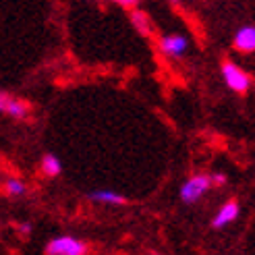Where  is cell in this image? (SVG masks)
<instances>
[{"label": "cell", "instance_id": "1", "mask_svg": "<svg viewBox=\"0 0 255 255\" xmlns=\"http://www.w3.org/2000/svg\"><path fill=\"white\" fill-rule=\"evenodd\" d=\"M212 187V178L210 174H193L189 176L187 181L181 185V191H178V195H181V201L191 206V203H197L203 195L210 191Z\"/></svg>", "mask_w": 255, "mask_h": 255}, {"label": "cell", "instance_id": "2", "mask_svg": "<svg viewBox=\"0 0 255 255\" xmlns=\"http://www.w3.org/2000/svg\"><path fill=\"white\" fill-rule=\"evenodd\" d=\"M48 255H85L87 245L81 239L73 237V235H60L54 237L44 249Z\"/></svg>", "mask_w": 255, "mask_h": 255}, {"label": "cell", "instance_id": "3", "mask_svg": "<svg viewBox=\"0 0 255 255\" xmlns=\"http://www.w3.org/2000/svg\"><path fill=\"white\" fill-rule=\"evenodd\" d=\"M222 79L228 85V89H233V92H237V94H245L251 87V77L239 65H235V62H231V60H226L222 65Z\"/></svg>", "mask_w": 255, "mask_h": 255}, {"label": "cell", "instance_id": "4", "mask_svg": "<svg viewBox=\"0 0 255 255\" xmlns=\"http://www.w3.org/2000/svg\"><path fill=\"white\" fill-rule=\"evenodd\" d=\"M158 46L162 50V54H166L170 58H181L189 50V40L181 33H170V35H162Z\"/></svg>", "mask_w": 255, "mask_h": 255}, {"label": "cell", "instance_id": "5", "mask_svg": "<svg viewBox=\"0 0 255 255\" xmlns=\"http://www.w3.org/2000/svg\"><path fill=\"white\" fill-rule=\"evenodd\" d=\"M235 48L243 54L255 52V27L253 25H243L235 33Z\"/></svg>", "mask_w": 255, "mask_h": 255}, {"label": "cell", "instance_id": "6", "mask_svg": "<svg viewBox=\"0 0 255 255\" xmlns=\"http://www.w3.org/2000/svg\"><path fill=\"white\" fill-rule=\"evenodd\" d=\"M239 212H241V208H239L237 201H226L224 206L218 210V214L214 216L212 226H214V228H224V226H228L231 222H235V220L239 218Z\"/></svg>", "mask_w": 255, "mask_h": 255}, {"label": "cell", "instance_id": "7", "mask_svg": "<svg viewBox=\"0 0 255 255\" xmlns=\"http://www.w3.org/2000/svg\"><path fill=\"white\" fill-rule=\"evenodd\" d=\"M92 201L96 203H104V206H123L127 203V197L117 193V191H110V189H98V191H92V193L87 195Z\"/></svg>", "mask_w": 255, "mask_h": 255}, {"label": "cell", "instance_id": "8", "mask_svg": "<svg viewBox=\"0 0 255 255\" xmlns=\"http://www.w3.org/2000/svg\"><path fill=\"white\" fill-rule=\"evenodd\" d=\"M42 172H44L46 176H50V178L58 176V174L62 172V162H60V158L54 156V154H46V156L42 158Z\"/></svg>", "mask_w": 255, "mask_h": 255}, {"label": "cell", "instance_id": "9", "mask_svg": "<svg viewBox=\"0 0 255 255\" xmlns=\"http://www.w3.org/2000/svg\"><path fill=\"white\" fill-rule=\"evenodd\" d=\"M6 114L12 119H27V114H29V104L27 102H23V100H15V98H10L8 102V108H6Z\"/></svg>", "mask_w": 255, "mask_h": 255}, {"label": "cell", "instance_id": "10", "mask_svg": "<svg viewBox=\"0 0 255 255\" xmlns=\"http://www.w3.org/2000/svg\"><path fill=\"white\" fill-rule=\"evenodd\" d=\"M131 23H133V27H135L139 33H141V35H149L151 25H149V19H147L145 12L133 10V12H131Z\"/></svg>", "mask_w": 255, "mask_h": 255}, {"label": "cell", "instance_id": "11", "mask_svg": "<svg viewBox=\"0 0 255 255\" xmlns=\"http://www.w3.org/2000/svg\"><path fill=\"white\" fill-rule=\"evenodd\" d=\"M25 191H27V187H25L21 178H8L4 183V193L8 197H21V195H25Z\"/></svg>", "mask_w": 255, "mask_h": 255}, {"label": "cell", "instance_id": "12", "mask_svg": "<svg viewBox=\"0 0 255 255\" xmlns=\"http://www.w3.org/2000/svg\"><path fill=\"white\" fill-rule=\"evenodd\" d=\"M210 178H212V185H216V187H222L226 183V174H222V172H214V174H210Z\"/></svg>", "mask_w": 255, "mask_h": 255}, {"label": "cell", "instance_id": "13", "mask_svg": "<svg viewBox=\"0 0 255 255\" xmlns=\"http://www.w3.org/2000/svg\"><path fill=\"white\" fill-rule=\"evenodd\" d=\"M8 102H10V96L4 94V92H0V112H6Z\"/></svg>", "mask_w": 255, "mask_h": 255}, {"label": "cell", "instance_id": "14", "mask_svg": "<svg viewBox=\"0 0 255 255\" xmlns=\"http://www.w3.org/2000/svg\"><path fill=\"white\" fill-rule=\"evenodd\" d=\"M19 233H21L23 237H27V235L31 233V224H29V222H21V224H19Z\"/></svg>", "mask_w": 255, "mask_h": 255}, {"label": "cell", "instance_id": "15", "mask_svg": "<svg viewBox=\"0 0 255 255\" xmlns=\"http://www.w3.org/2000/svg\"><path fill=\"white\" fill-rule=\"evenodd\" d=\"M114 2H119V4H123V6H135L137 0H114Z\"/></svg>", "mask_w": 255, "mask_h": 255}]
</instances>
